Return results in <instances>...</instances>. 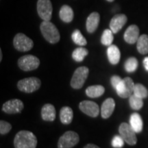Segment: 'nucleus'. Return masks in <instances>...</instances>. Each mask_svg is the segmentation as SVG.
I'll use <instances>...</instances> for the list:
<instances>
[{
  "label": "nucleus",
  "mask_w": 148,
  "mask_h": 148,
  "mask_svg": "<svg viewBox=\"0 0 148 148\" xmlns=\"http://www.w3.org/2000/svg\"><path fill=\"white\" fill-rule=\"evenodd\" d=\"M14 145L15 148H36L37 138L32 132L19 131L14 137Z\"/></svg>",
  "instance_id": "nucleus-1"
},
{
  "label": "nucleus",
  "mask_w": 148,
  "mask_h": 148,
  "mask_svg": "<svg viewBox=\"0 0 148 148\" xmlns=\"http://www.w3.org/2000/svg\"><path fill=\"white\" fill-rule=\"evenodd\" d=\"M40 28L42 36L47 41L51 44H55L60 40V33L54 24L50 21H43L40 24Z\"/></svg>",
  "instance_id": "nucleus-2"
},
{
  "label": "nucleus",
  "mask_w": 148,
  "mask_h": 148,
  "mask_svg": "<svg viewBox=\"0 0 148 148\" xmlns=\"http://www.w3.org/2000/svg\"><path fill=\"white\" fill-rule=\"evenodd\" d=\"M41 86V81L35 77H26L19 80L17 83L18 89L23 92L31 93L39 89Z\"/></svg>",
  "instance_id": "nucleus-3"
},
{
  "label": "nucleus",
  "mask_w": 148,
  "mask_h": 148,
  "mask_svg": "<svg viewBox=\"0 0 148 148\" xmlns=\"http://www.w3.org/2000/svg\"><path fill=\"white\" fill-rule=\"evenodd\" d=\"M89 69L86 66L78 67L74 72L71 80V86L74 89H79L84 86L87 79Z\"/></svg>",
  "instance_id": "nucleus-4"
},
{
  "label": "nucleus",
  "mask_w": 148,
  "mask_h": 148,
  "mask_svg": "<svg viewBox=\"0 0 148 148\" xmlns=\"http://www.w3.org/2000/svg\"><path fill=\"white\" fill-rule=\"evenodd\" d=\"M79 141V137L77 133L73 131H67L64 133L59 138L58 148H72Z\"/></svg>",
  "instance_id": "nucleus-5"
},
{
  "label": "nucleus",
  "mask_w": 148,
  "mask_h": 148,
  "mask_svg": "<svg viewBox=\"0 0 148 148\" xmlns=\"http://www.w3.org/2000/svg\"><path fill=\"white\" fill-rule=\"evenodd\" d=\"M40 65V60L33 55H25L18 60V66L24 71H30L36 69Z\"/></svg>",
  "instance_id": "nucleus-6"
},
{
  "label": "nucleus",
  "mask_w": 148,
  "mask_h": 148,
  "mask_svg": "<svg viewBox=\"0 0 148 148\" xmlns=\"http://www.w3.org/2000/svg\"><path fill=\"white\" fill-rule=\"evenodd\" d=\"M134 82L130 77H125L122 79L121 82L116 86V93L121 98L130 97L134 92Z\"/></svg>",
  "instance_id": "nucleus-7"
},
{
  "label": "nucleus",
  "mask_w": 148,
  "mask_h": 148,
  "mask_svg": "<svg viewBox=\"0 0 148 148\" xmlns=\"http://www.w3.org/2000/svg\"><path fill=\"white\" fill-rule=\"evenodd\" d=\"M14 47L19 51H29L34 46L32 40L22 33L16 34L13 39Z\"/></svg>",
  "instance_id": "nucleus-8"
},
{
  "label": "nucleus",
  "mask_w": 148,
  "mask_h": 148,
  "mask_svg": "<svg viewBox=\"0 0 148 148\" xmlns=\"http://www.w3.org/2000/svg\"><path fill=\"white\" fill-rule=\"evenodd\" d=\"M119 132L120 136L130 145H134L137 143L136 132L128 123H121L119 127Z\"/></svg>",
  "instance_id": "nucleus-9"
},
{
  "label": "nucleus",
  "mask_w": 148,
  "mask_h": 148,
  "mask_svg": "<svg viewBox=\"0 0 148 148\" xmlns=\"http://www.w3.org/2000/svg\"><path fill=\"white\" fill-rule=\"evenodd\" d=\"M52 4L50 0H38L37 12L43 21H50L52 16Z\"/></svg>",
  "instance_id": "nucleus-10"
},
{
  "label": "nucleus",
  "mask_w": 148,
  "mask_h": 148,
  "mask_svg": "<svg viewBox=\"0 0 148 148\" xmlns=\"http://www.w3.org/2000/svg\"><path fill=\"white\" fill-rule=\"evenodd\" d=\"M79 108L82 112L91 117H97L99 115V106L94 101L88 100L81 101L79 104Z\"/></svg>",
  "instance_id": "nucleus-11"
},
{
  "label": "nucleus",
  "mask_w": 148,
  "mask_h": 148,
  "mask_svg": "<svg viewBox=\"0 0 148 148\" xmlns=\"http://www.w3.org/2000/svg\"><path fill=\"white\" fill-rule=\"evenodd\" d=\"M23 108V101L18 99H13L3 103L2 110L7 114H16L21 112Z\"/></svg>",
  "instance_id": "nucleus-12"
},
{
  "label": "nucleus",
  "mask_w": 148,
  "mask_h": 148,
  "mask_svg": "<svg viewBox=\"0 0 148 148\" xmlns=\"http://www.w3.org/2000/svg\"><path fill=\"white\" fill-rule=\"evenodd\" d=\"M127 20V16L123 14H119L114 16L110 22V28L114 34H116L125 25Z\"/></svg>",
  "instance_id": "nucleus-13"
},
{
  "label": "nucleus",
  "mask_w": 148,
  "mask_h": 148,
  "mask_svg": "<svg viewBox=\"0 0 148 148\" xmlns=\"http://www.w3.org/2000/svg\"><path fill=\"white\" fill-rule=\"evenodd\" d=\"M125 41L129 44H134L139 38V29L137 25H132L127 27L124 33Z\"/></svg>",
  "instance_id": "nucleus-14"
},
{
  "label": "nucleus",
  "mask_w": 148,
  "mask_h": 148,
  "mask_svg": "<svg viewBox=\"0 0 148 148\" xmlns=\"http://www.w3.org/2000/svg\"><path fill=\"white\" fill-rule=\"evenodd\" d=\"M115 102L112 98H108L103 101L101 108V115L103 119H108L113 113Z\"/></svg>",
  "instance_id": "nucleus-15"
},
{
  "label": "nucleus",
  "mask_w": 148,
  "mask_h": 148,
  "mask_svg": "<svg viewBox=\"0 0 148 148\" xmlns=\"http://www.w3.org/2000/svg\"><path fill=\"white\" fill-rule=\"evenodd\" d=\"M100 21V16L98 12H93L86 19V27L88 33H93L97 29Z\"/></svg>",
  "instance_id": "nucleus-16"
},
{
  "label": "nucleus",
  "mask_w": 148,
  "mask_h": 148,
  "mask_svg": "<svg viewBox=\"0 0 148 148\" xmlns=\"http://www.w3.org/2000/svg\"><path fill=\"white\" fill-rule=\"evenodd\" d=\"M56 112L54 106L50 103H46L41 109V117L44 121H53L56 119Z\"/></svg>",
  "instance_id": "nucleus-17"
},
{
  "label": "nucleus",
  "mask_w": 148,
  "mask_h": 148,
  "mask_svg": "<svg viewBox=\"0 0 148 148\" xmlns=\"http://www.w3.org/2000/svg\"><path fill=\"white\" fill-rule=\"evenodd\" d=\"M107 56H108L109 62L112 64H116L119 63L120 58H121V53L119 49L114 45L108 46L107 49Z\"/></svg>",
  "instance_id": "nucleus-18"
},
{
  "label": "nucleus",
  "mask_w": 148,
  "mask_h": 148,
  "mask_svg": "<svg viewBox=\"0 0 148 148\" xmlns=\"http://www.w3.org/2000/svg\"><path fill=\"white\" fill-rule=\"evenodd\" d=\"M130 125L136 133H140L143 130V123L141 116L139 114L134 112L131 114L130 118Z\"/></svg>",
  "instance_id": "nucleus-19"
},
{
  "label": "nucleus",
  "mask_w": 148,
  "mask_h": 148,
  "mask_svg": "<svg viewBox=\"0 0 148 148\" xmlns=\"http://www.w3.org/2000/svg\"><path fill=\"white\" fill-rule=\"evenodd\" d=\"M73 117V110L69 106H64L60 111V119L63 124H70Z\"/></svg>",
  "instance_id": "nucleus-20"
},
{
  "label": "nucleus",
  "mask_w": 148,
  "mask_h": 148,
  "mask_svg": "<svg viewBox=\"0 0 148 148\" xmlns=\"http://www.w3.org/2000/svg\"><path fill=\"white\" fill-rule=\"evenodd\" d=\"M60 19L65 23H70L73 21V11L71 7L67 5H64L61 7L59 12Z\"/></svg>",
  "instance_id": "nucleus-21"
},
{
  "label": "nucleus",
  "mask_w": 148,
  "mask_h": 148,
  "mask_svg": "<svg viewBox=\"0 0 148 148\" xmlns=\"http://www.w3.org/2000/svg\"><path fill=\"white\" fill-rule=\"evenodd\" d=\"M105 88L101 85H93L90 86L86 89V94L90 98L100 97L104 93Z\"/></svg>",
  "instance_id": "nucleus-22"
},
{
  "label": "nucleus",
  "mask_w": 148,
  "mask_h": 148,
  "mask_svg": "<svg viewBox=\"0 0 148 148\" xmlns=\"http://www.w3.org/2000/svg\"><path fill=\"white\" fill-rule=\"evenodd\" d=\"M138 51L141 54L148 53V35L143 34L139 36L136 42Z\"/></svg>",
  "instance_id": "nucleus-23"
},
{
  "label": "nucleus",
  "mask_w": 148,
  "mask_h": 148,
  "mask_svg": "<svg viewBox=\"0 0 148 148\" xmlns=\"http://www.w3.org/2000/svg\"><path fill=\"white\" fill-rule=\"evenodd\" d=\"M88 54V51L87 49L84 47H78L74 49L72 53V58L76 62H82Z\"/></svg>",
  "instance_id": "nucleus-24"
},
{
  "label": "nucleus",
  "mask_w": 148,
  "mask_h": 148,
  "mask_svg": "<svg viewBox=\"0 0 148 148\" xmlns=\"http://www.w3.org/2000/svg\"><path fill=\"white\" fill-rule=\"evenodd\" d=\"M114 33L112 32L111 29H106L103 31L101 37V42L105 46H110L112 45L114 40Z\"/></svg>",
  "instance_id": "nucleus-25"
},
{
  "label": "nucleus",
  "mask_w": 148,
  "mask_h": 148,
  "mask_svg": "<svg viewBox=\"0 0 148 148\" xmlns=\"http://www.w3.org/2000/svg\"><path fill=\"white\" fill-rule=\"evenodd\" d=\"M71 38L74 42V43H75L77 45L84 46L87 44V41H86V38H84L79 29L74 30V32L72 33Z\"/></svg>",
  "instance_id": "nucleus-26"
},
{
  "label": "nucleus",
  "mask_w": 148,
  "mask_h": 148,
  "mask_svg": "<svg viewBox=\"0 0 148 148\" xmlns=\"http://www.w3.org/2000/svg\"><path fill=\"white\" fill-rule=\"evenodd\" d=\"M130 106L133 110H138L143 106V101L142 98H140L137 96L134 95V94L132 95L129 98Z\"/></svg>",
  "instance_id": "nucleus-27"
},
{
  "label": "nucleus",
  "mask_w": 148,
  "mask_h": 148,
  "mask_svg": "<svg viewBox=\"0 0 148 148\" xmlns=\"http://www.w3.org/2000/svg\"><path fill=\"white\" fill-rule=\"evenodd\" d=\"M138 60L134 57H130L125 61L124 68L125 71L128 73H132L135 71L138 67Z\"/></svg>",
  "instance_id": "nucleus-28"
},
{
  "label": "nucleus",
  "mask_w": 148,
  "mask_h": 148,
  "mask_svg": "<svg viewBox=\"0 0 148 148\" xmlns=\"http://www.w3.org/2000/svg\"><path fill=\"white\" fill-rule=\"evenodd\" d=\"M133 94L138 97L144 99V98H146L147 97L148 91L147 88L143 84L138 83V84H136L134 85Z\"/></svg>",
  "instance_id": "nucleus-29"
},
{
  "label": "nucleus",
  "mask_w": 148,
  "mask_h": 148,
  "mask_svg": "<svg viewBox=\"0 0 148 148\" xmlns=\"http://www.w3.org/2000/svg\"><path fill=\"white\" fill-rule=\"evenodd\" d=\"M124 141L123 138L120 135H116L112 139V146L114 148H121L124 145Z\"/></svg>",
  "instance_id": "nucleus-30"
},
{
  "label": "nucleus",
  "mask_w": 148,
  "mask_h": 148,
  "mask_svg": "<svg viewBox=\"0 0 148 148\" xmlns=\"http://www.w3.org/2000/svg\"><path fill=\"white\" fill-rule=\"evenodd\" d=\"M12 129V125L8 122L1 120L0 121V134H5L8 133Z\"/></svg>",
  "instance_id": "nucleus-31"
},
{
  "label": "nucleus",
  "mask_w": 148,
  "mask_h": 148,
  "mask_svg": "<svg viewBox=\"0 0 148 148\" xmlns=\"http://www.w3.org/2000/svg\"><path fill=\"white\" fill-rule=\"evenodd\" d=\"M121 81L122 79L119 76H118V75H113L110 79L111 84H112V86H113V88H115V89L116 86H118V84H119Z\"/></svg>",
  "instance_id": "nucleus-32"
},
{
  "label": "nucleus",
  "mask_w": 148,
  "mask_h": 148,
  "mask_svg": "<svg viewBox=\"0 0 148 148\" xmlns=\"http://www.w3.org/2000/svg\"><path fill=\"white\" fill-rule=\"evenodd\" d=\"M143 65H144V67H145L146 71H148V56L144 58Z\"/></svg>",
  "instance_id": "nucleus-33"
},
{
  "label": "nucleus",
  "mask_w": 148,
  "mask_h": 148,
  "mask_svg": "<svg viewBox=\"0 0 148 148\" xmlns=\"http://www.w3.org/2000/svg\"><path fill=\"white\" fill-rule=\"evenodd\" d=\"M84 148H100V147H98L97 145H94V144L89 143V144H87L86 145H85Z\"/></svg>",
  "instance_id": "nucleus-34"
},
{
  "label": "nucleus",
  "mask_w": 148,
  "mask_h": 148,
  "mask_svg": "<svg viewBox=\"0 0 148 148\" xmlns=\"http://www.w3.org/2000/svg\"><path fill=\"white\" fill-rule=\"evenodd\" d=\"M2 60V51L1 49H0V61Z\"/></svg>",
  "instance_id": "nucleus-35"
},
{
  "label": "nucleus",
  "mask_w": 148,
  "mask_h": 148,
  "mask_svg": "<svg viewBox=\"0 0 148 148\" xmlns=\"http://www.w3.org/2000/svg\"><path fill=\"white\" fill-rule=\"evenodd\" d=\"M108 1H110V2H112V1H113L114 0H107Z\"/></svg>",
  "instance_id": "nucleus-36"
}]
</instances>
